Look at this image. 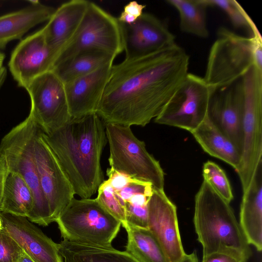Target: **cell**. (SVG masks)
<instances>
[{"label": "cell", "instance_id": "cell-1", "mask_svg": "<svg viewBox=\"0 0 262 262\" xmlns=\"http://www.w3.org/2000/svg\"><path fill=\"white\" fill-rule=\"evenodd\" d=\"M189 59L175 43L113 65L96 114L105 123L146 125L180 88Z\"/></svg>", "mask_w": 262, "mask_h": 262}, {"label": "cell", "instance_id": "cell-2", "mask_svg": "<svg viewBox=\"0 0 262 262\" xmlns=\"http://www.w3.org/2000/svg\"><path fill=\"white\" fill-rule=\"evenodd\" d=\"M42 137L56 156L75 194L88 199L102 183L100 160L107 141L105 123L96 113L72 119Z\"/></svg>", "mask_w": 262, "mask_h": 262}, {"label": "cell", "instance_id": "cell-3", "mask_svg": "<svg viewBox=\"0 0 262 262\" xmlns=\"http://www.w3.org/2000/svg\"><path fill=\"white\" fill-rule=\"evenodd\" d=\"M229 204L203 180L194 198L193 224L203 256L223 253L247 262L252 251Z\"/></svg>", "mask_w": 262, "mask_h": 262}, {"label": "cell", "instance_id": "cell-4", "mask_svg": "<svg viewBox=\"0 0 262 262\" xmlns=\"http://www.w3.org/2000/svg\"><path fill=\"white\" fill-rule=\"evenodd\" d=\"M253 67L262 70V39L259 32L251 37L219 28L208 57L204 79L215 91L238 81Z\"/></svg>", "mask_w": 262, "mask_h": 262}, {"label": "cell", "instance_id": "cell-5", "mask_svg": "<svg viewBox=\"0 0 262 262\" xmlns=\"http://www.w3.org/2000/svg\"><path fill=\"white\" fill-rule=\"evenodd\" d=\"M39 124L30 113L2 139L0 150L5 157L8 171L20 176L34 196V207L28 217L43 226L53 222L48 202L42 191L34 158L33 144Z\"/></svg>", "mask_w": 262, "mask_h": 262}, {"label": "cell", "instance_id": "cell-6", "mask_svg": "<svg viewBox=\"0 0 262 262\" xmlns=\"http://www.w3.org/2000/svg\"><path fill=\"white\" fill-rule=\"evenodd\" d=\"M241 80L243 138L241 159L235 171L244 192L262 166V70L253 67Z\"/></svg>", "mask_w": 262, "mask_h": 262}, {"label": "cell", "instance_id": "cell-7", "mask_svg": "<svg viewBox=\"0 0 262 262\" xmlns=\"http://www.w3.org/2000/svg\"><path fill=\"white\" fill-rule=\"evenodd\" d=\"M55 222L64 239L102 246H112L121 226L96 198L74 197Z\"/></svg>", "mask_w": 262, "mask_h": 262}, {"label": "cell", "instance_id": "cell-8", "mask_svg": "<svg viewBox=\"0 0 262 262\" xmlns=\"http://www.w3.org/2000/svg\"><path fill=\"white\" fill-rule=\"evenodd\" d=\"M110 147L109 164L115 170L164 190L165 173L161 165L146 150L130 127L105 123Z\"/></svg>", "mask_w": 262, "mask_h": 262}, {"label": "cell", "instance_id": "cell-9", "mask_svg": "<svg viewBox=\"0 0 262 262\" xmlns=\"http://www.w3.org/2000/svg\"><path fill=\"white\" fill-rule=\"evenodd\" d=\"M92 50L105 52L117 57L124 51V39L122 26L117 18L90 2L77 33L59 55L54 67L82 52Z\"/></svg>", "mask_w": 262, "mask_h": 262}, {"label": "cell", "instance_id": "cell-10", "mask_svg": "<svg viewBox=\"0 0 262 262\" xmlns=\"http://www.w3.org/2000/svg\"><path fill=\"white\" fill-rule=\"evenodd\" d=\"M216 92L204 78L188 73L170 100L154 119L155 122L190 133L209 116L211 100Z\"/></svg>", "mask_w": 262, "mask_h": 262}, {"label": "cell", "instance_id": "cell-11", "mask_svg": "<svg viewBox=\"0 0 262 262\" xmlns=\"http://www.w3.org/2000/svg\"><path fill=\"white\" fill-rule=\"evenodd\" d=\"M25 89L31 99L30 113L45 134L56 130L72 119L64 84L53 71L37 77Z\"/></svg>", "mask_w": 262, "mask_h": 262}, {"label": "cell", "instance_id": "cell-12", "mask_svg": "<svg viewBox=\"0 0 262 262\" xmlns=\"http://www.w3.org/2000/svg\"><path fill=\"white\" fill-rule=\"evenodd\" d=\"M40 126L33 151L40 185L50 207L53 222L75 194L73 186L53 152L42 137Z\"/></svg>", "mask_w": 262, "mask_h": 262}, {"label": "cell", "instance_id": "cell-13", "mask_svg": "<svg viewBox=\"0 0 262 262\" xmlns=\"http://www.w3.org/2000/svg\"><path fill=\"white\" fill-rule=\"evenodd\" d=\"M58 52L47 42L42 28L21 40L13 51L8 66L19 86L26 89L35 78L52 71Z\"/></svg>", "mask_w": 262, "mask_h": 262}, {"label": "cell", "instance_id": "cell-14", "mask_svg": "<svg viewBox=\"0 0 262 262\" xmlns=\"http://www.w3.org/2000/svg\"><path fill=\"white\" fill-rule=\"evenodd\" d=\"M147 228L169 262H178L185 254L179 231L177 207L164 190L153 189L148 203Z\"/></svg>", "mask_w": 262, "mask_h": 262}, {"label": "cell", "instance_id": "cell-15", "mask_svg": "<svg viewBox=\"0 0 262 262\" xmlns=\"http://www.w3.org/2000/svg\"><path fill=\"white\" fill-rule=\"evenodd\" d=\"M125 58L144 55L175 43L176 37L163 20L149 13L133 24H121Z\"/></svg>", "mask_w": 262, "mask_h": 262}, {"label": "cell", "instance_id": "cell-16", "mask_svg": "<svg viewBox=\"0 0 262 262\" xmlns=\"http://www.w3.org/2000/svg\"><path fill=\"white\" fill-rule=\"evenodd\" d=\"M209 115L222 134L242 153L243 96L241 80L217 91L213 95Z\"/></svg>", "mask_w": 262, "mask_h": 262}, {"label": "cell", "instance_id": "cell-17", "mask_svg": "<svg viewBox=\"0 0 262 262\" xmlns=\"http://www.w3.org/2000/svg\"><path fill=\"white\" fill-rule=\"evenodd\" d=\"M3 229L35 262H61L59 244L27 217L0 212Z\"/></svg>", "mask_w": 262, "mask_h": 262}, {"label": "cell", "instance_id": "cell-18", "mask_svg": "<svg viewBox=\"0 0 262 262\" xmlns=\"http://www.w3.org/2000/svg\"><path fill=\"white\" fill-rule=\"evenodd\" d=\"M113 66L107 64L64 84L72 119L96 113Z\"/></svg>", "mask_w": 262, "mask_h": 262}, {"label": "cell", "instance_id": "cell-19", "mask_svg": "<svg viewBox=\"0 0 262 262\" xmlns=\"http://www.w3.org/2000/svg\"><path fill=\"white\" fill-rule=\"evenodd\" d=\"M89 3L85 0H72L63 3L55 9L42 28L47 42L58 52L59 55L74 38Z\"/></svg>", "mask_w": 262, "mask_h": 262}, {"label": "cell", "instance_id": "cell-20", "mask_svg": "<svg viewBox=\"0 0 262 262\" xmlns=\"http://www.w3.org/2000/svg\"><path fill=\"white\" fill-rule=\"evenodd\" d=\"M239 224L249 245L262 250V166L250 185L243 192Z\"/></svg>", "mask_w": 262, "mask_h": 262}, {"label": "cell", "instance_id": "cell-21", "mask_svg": "<svg viewBox=\"0 0 262 262\" xmlns=\"http://www.w3.org/2000/svg\"><path fill=\"white\" fill-rule=\"evenodd\" d=\"M23 9L0 16V49L15 39H20L31 29L48 21L55 9L38 1Z\"/></svg>", "mask_w": 262, "mask_h": 262}, {"label": "cell", "instance_id": "cell-22", "mask_svg": "<svg viewBox=\"0 0 262 262\" xmlns=\"http://www.w3.org/2000/svg\"><path fill=\"white\" fill-rule=\"evenodd\" d=\"M153 189L151 184L137 179L120 189H114L124 207L126 226L147 228L148 203Z\"/></svg>", "mask_w": 262, "mask_h": 262}, {"label": "cell", "instance_id": "cell-23", "mask_svg": "<svg viewBox=\"0 0 262 262\" xmlns=\"http://www.w3.org/2000/svg\"><path fill=\"white\" fill-rule=\"evenodd\" d=\"M61 262H139L125 251L111 246L76 243L63 239L59 244Z\"/></svg>", "mask_w": 262, "mask_h": 262}, {"label": "cell", "instance_id": "cell-24", "mask_svg": "<svg viewBox=\"0 0 262 262\" xmlns=\"http://www.w3.org/2000/svg\"><path fill=\"white\" fill-rule=\"evenodd\" d=\"M116 57L101 51H87L56 65L52 71L65 84L107 64L113 63Z\"/></svg>", "mask_w": 262, "mask_h": 262}, {"label": "cell", "instance_id": "cell-25", "mask_svg": "<svg viewBox=\"0 0 262 262\" xmlns=\"http://www.w3.org/2000/svg\"><path fill=\"white\" fill-rule=\"evenodd\" d=\"M34 196L19 174L8 171L0 203V212L28 217L34 207Z\"/></svg>", "mask_w": 262, "mask_h": 262}, {"label": "cell", "instance_id": "cell-26", "mask_svg": "<svg viewBox=\"0 0 262 262\" xmlns=\"http://www.w3.org/2000/svg\"><path fill=\"white\" fill-rule=\"evenodd\" d=\"M125 252L139 262H169L159 243L148 228L127 226Z\"/></svg>", "mask_w": 262, "mask_h": 262}, {"label": "cell", "instance_id": "cell-27", "mask_svg": "<svg viewBox=\"0 0 262 262\" xmlns=\"http://www.w3.org/2000/svg\"><path fill=\"white\" fill-rule=\"evenodd\" d=\"M166 2L177 10L181 31L202 38L208 37V6L204 0H168Z\"/></svg>", "mask_w": 262, "mask_h": 262}, {"label": "cell", "instance_id": "cell-28", "mask_svg": "<svg viewBox=\"0 0 262 262\" xmlns=\"http://www.w3.org/2000/svg\"><path fill=\"white\" fill-rule=\"evenodd\" d=\"M190 133L204 151L223 161L227 138L211 120L209 115Z\"/></svg>", "mask_w": 262, "mask_h": 262}, {"label": "cell", "instance_id": "cell-29", "mask_svg": "<svg viewBox=\"0 0 262 262\" xmlns=\"http://www.w3.org/2000/svg\"><path fill=\"white\" fill-rule=\"evenodd\" d=\"M203 180L226 202L230 203L233 199L232 188L224 171L214 162L208 161L202 168Z\"/></svg>", "mask_w": 262, "mask_h": 262}, {"label": "cell", "instance_id": "cell-30", "mask_svg": "<svg viewBox=\"0 0 262 262\" xmlns=\"http://www.w3.org/2000/svg\"><path fill=\"white\" fill-rule=\"evenodd\" d=\"M208 6L216 7L224 11L236 28H247L252 32L257 30L255 25L242 6L235 0H204Z\"/></svg>", "mask_w": 262, "mask_h": 262}, {"label": "cell", "instance_id": "cell-31", "mask_svg": "<svg viewBox=\"0 0 262 262\" xmlns=\"http://www.w3.org/2000/svg\"><path fill=\"white\" fill-rule=\"evenodd\" d=\"M97 191L96 199L99 203L125 228L126 226L125 210L114 188L105 180L99 186Z\"/></svg>", "mask_w": 262, "mask_h": 262}, {"label": "cell", "instance_id": "cell-32", "mask_svg": "<svg viewBox=\"0 0 262 262\" xmlns=\"http://www.w3.org/2000/svg\"><path fill=\"white\" fill-rule=\"evenodd\" d=\"M22 249L2 229L0 230V262H16Z\"/></svg>", "mask_w": 262, "mask_h": 262}, {"label": "cell", "instance_id": "cell-33", "mask_svg": "<svg viewBox=\"0 0 262 262\" xmlns=\"http://www.w3.org/2000/svg\"><path fill=\"white\" fill-rule=\"evenodd\" d=\"M108 177L106 180L111 186L115 190L120 189L136 179L119 172L113 168H108L106 170Z\"/></svg>", "mask_w": 262, "mask_h": 262}, {"label": "cell", "instance_id": "cell-34", "mask_svg": "<svg viewBox=\"0 0 262 262\" xmlns=\"http://www.w3.org/2000/svg\"><path fill=\"white\" fill-rule=\"evenodd\" d=\"M202 262H241L235 257L223 253H213L203 256Z\"/></svg>", "mask_w": 262, "mask_h": 262}, {"label": "cell", "instance_id": "cell-35", "mask_svg": "<svg viewBox=\"0 0 262 262\" xmlns=\"http://www.w3.org/2000/svg\"><path fill=\"white\" fill-rule=\"evenodd\" d=\"M146 5L139 4L136 1H132L127 4L123 8V12L138 19L143 13Z\"/></svg>", "mask_w": 262, "mask_h": 262}, {"label": "cell", "instance_id": "cell-36", "mask_svg": "<svg viewBox=\"0 0 262 262\" xmlns=\"http://www.w3.org/2000/svg\"><path fill=\"white\" fill-rule=\"evenodd\" d=\"M8 168L5 157L0 150V203L2 200L5 183Z\"/></svg>", "mask_w": 262, "mask_h": 262}, {"label": "cell", "instance_id": "cell-37", "mask_svg": "<svg viewBox=\"0 0 262 262\" xmlns=\"http://www.w3.org/2000/svg\"><path fill=\"white\" fill-rule=\"evenodd\" d=\"M178 262H199L198 258L196 253L194 251L192 253L185 254Z\"/></svg>", "mask_w": 262, "mask_h": 262}, {"label": "cell", "instance_id": "cell-38", "mask_svg": "<svg viewBox=\"0 0 262 262\" xmlns=\"http://www.w3.org/2000/svg\"><path fill=\"white\" fill-rule=\"evenodd\" d=\"M7 75V71L5 67L0 68V90L4 84Z\"/></svg>", "mask_w": 262, "mask_h": 262}, {"label": "cell", "instance_id": "cell-39", "mask_svg": "<svg viewBox=\"0 0 262 262\" xmlns=\"http://www.w3.org/2000/svg\"><path fill=\"white\" fill-rule=\"evenodd\" d=\"M16 262H35L28 254L23 250L20 256Z\"/></svg>", "mask_w": 262, "mask_h": 262}, {"label": "cell", "instance_id": "cell-40", "mask_svg": "<svg viewBox=\"0 0 262 262\" xmlns=\"http://www.w3.org/2000/svg\"><path fill=\"white\" fill-rule=\"evenodd\" d=\"M5 59V55L0 52V68L3 67V63Z\"/></svg>", "mask_w": 262, "mask_h": 262}, {"label": "cell", "instance_id": "cell-41", "mask_svg": "<svg viewBox=\"0 0 262 262\" xmlns=\"http://www.w3.org/2000/svg\"><path fill=\"white\" fill-rule=\"evenodd\" d=\"M2 229H3V224H2V219L0 216V230H2Z\"/></svg>", "mask_w": 262, "mask_h": 262}]
</instances>
